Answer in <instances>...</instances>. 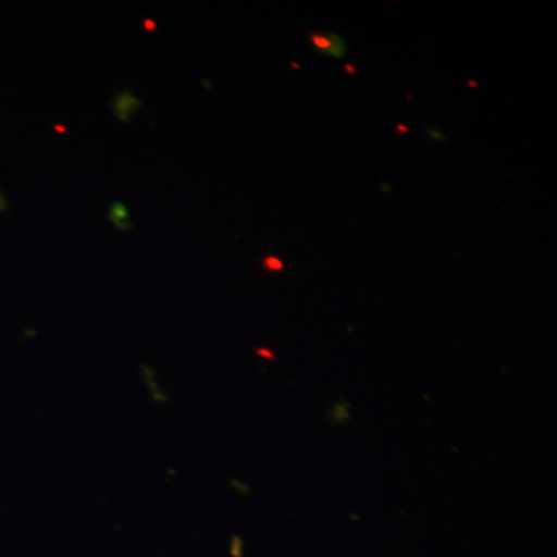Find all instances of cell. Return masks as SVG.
<instances>
[{"instance_id": "cell-1", "label": "cell", "mask_w": 557, "mask_h": 557, "mask_svg": "<svg viewBox=\"0 0 557 557\" xmlns=\"http://www.w3.org/2000/svg\"><path fill=\"white\" fill-rule=\"evenodd\" d=\"M310 40L319 53L333 54V57L341 58L344 51H346V44H341V38L336 35H324V33L313 32L310 33Z\"/></svg>"}, {"instance_id": "cell-2", "label": "cell", "mask_w": 557, "mask_h": 557, "mask_svg": "<svg viewBox=\"0 0 557 557\" xmlns=\"http://www.w3.org/2000/svg\"><path fill=\"white\" fill-rule=\"evenodd\" d=\"M262 267L269 271V273H278V271H284V262L276 258V256H265V258L262 259Z\"/></svg>"}, {"instance_id": "cell-3", "label": "cell", "mask_w": 557, "mask_h": 557, "mask_svg": "<svg viewBox=\"0 0 557 557\" xmlns=\"http://www.w3.org/2000/svg\"><path fill=\"white\" fill-rule=\"evenodd\" d=\"M145 27L148 28V30L153 32L156 30V22L148 20L145 22Z\"/></svg>"}]
</instances>
